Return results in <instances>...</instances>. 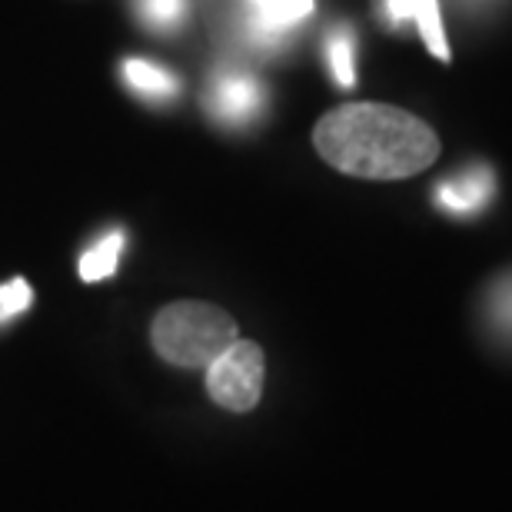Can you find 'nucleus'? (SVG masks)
<instances>
[{
    "label": "nucleus",
    "mask_w": 512,
    "mask_h": 512,
    "mask_svg": "<svg viewBox=\"0 0 512 512\" xmlns=\"http://www.w3.org/2000/svg\"><path fill=\"white\" fill-rule=\"evenodd\" d=\"M250 4L256 7L263 24H270L273 30L290 27L296 20L310 17L313 10V0H250Z\"/></svg>",
    "instance_id": "obj_9"
},
{
    "label": "nucleus",
    "mask_w": 512,
    "mask_h": 512,
    "mask_svg": "<svg viewBox=\"0 0 512 512\" xmlns=\"http://www.w3.org/2000/svg\"><path fill=\"white\" fill-rule=\"evenodd\" d=\"M389 17L396 20H416L419 37H423L426 50L439 60H449V40L443 30V17H439V0H389Z\"/></svg>",
    "instance_id": "obj_6"
},
{
    "label": "nucleus",
    "mask_w": 512,
    "mask_h": 512,
    "mask_svg": "<svg viewBox=\"0 0 512 512\" xmlns=\"http://www.w3.org/2000/svg\"><path fill=\"white\" fill-rule=\"evenodd\" d=\"M330 67H333V77L340 87H353L356 84V70H353V37L350 30H336L330 37Z\"/></svg>",
    "instance_id": "obj_11"
},
{
    "label": "nucleus",
    "mask_w": 512,
    "mask_h": 512,
    "mask_svg": "<svg viewBox=\"0 0 512 512\" xmlns=\"http://www.w3.org/2000/svg\"><path fill=\"white\" fill-rule=\"evenodd\" d=\"M143 10H147V17L153 20V24L173 27L183 17L187 4H183V0H143Z\"/></svg>",
    "instance_id": "obj_13"
},
{
    "label": "nucleus",
    "mask_w": 512,
    "mask_h": 512,
    "mask_svg": "<svg viewBox=\"0 0 512 512\" xmlns=\"http://www.w3.org/2000/svg\"><path fill=\"white\" fill-rule=\"evenodd\" d=\"M486 320L506 343H512V276H503V280L489 290Z\"/></svg>",
    "instance_id": "obj_10"
},
{
    "label": "nucleus",
    "mask_w": 512,
    "mask_h": 512,
    "mask_svg": "<svg viewBox=\"0 0 512 512\" xmlns=\"http://www.w3.org/2000/svg\"><path fill=\"white\" fill-rule=\"evenodd\" d=\"M240 340L237 320L217 303L177 300L153 316L150 343L160 360L180 370H207L217 356Z\"/></svg>",
    "instance_id": "obj_2"
},
{
    "label": "nucleus",
    "mask_w": 512,
    "mask_h": 512,
    "mask_svg": "<svg viewBox=\"0 0 512 512\" xmlns=\"http://www.w3.org/2000/svg\"><path fill=\"white\" fill-rule=\"evenodd\" d=\"M30 303H34V290H30V283L24 276H17V280H10L7 286H0V323L17 313H24Z\"/></svg>",
    "instance_id": "obj_12"
},
{
    "label": "nucleus",
    "mask_w": 512,
    "mask_h": 512,
    "mask_svg": "<svg viewBox=\"0 0 512 512\" xmlns=\"http://www.w3.org/2000/svg\"><path fill=\"white\" fill-rule=\"evenodd\" d=\"M124 74H127L130 87H137L150 97H167L177 90V77L167 74V70L157 67V64H147V60H127Z\"/></svg>",
    "instance_id": "obj_8"
},
{
    "label": "nucleus",
    "mask_w": 512,
    "mask_h": 512,
    "mask_svg": "<svg viewBox=\"0 0 512 512\" xmlns=\"http://www.w3.org/2000/svg\"><path fill=\"white\" fill-rule=\"evenodd\" d=\"M266 356L260 343L237 340L207 366V393L230 413H250L263 396Z\"/></svg>",
    "instance_id": "obj_3"
},
{
    "label": "nucleus",
    "mask_w": 512,
    "mask_h": 512,
    "mask_svg": "<svg viewBox=\"0 0 512 512\" xmlns=\"http://www.w3.org/2000/svg\"><path fill=\"white\" fill-rule=\"evenodd\" d=\"M313 147L356 180H406L439 160V133L393 104H343L316 120Z\"/></svg>",
    "instance_id": "obj_1"
},
{
    "label": "nucleus",
    "mask_w": 512,
    "mask_h": 512,
    "mask_svg": "<svg viewBox=\"0 0 512 512\" xmlns=\"http://www.w3.org/2000/svg\"><path fill=\"white\" fill-rule=\"evenodd\" d=\"M120 250H124V233H120V230L107 233L104 240H97L94 247L80 256V280L97 283V280L114 276L117 263H120Z\"/></svg>",
    "instance_id": "obj_7"
},
{
    "label": "nucleus",
    "mask_w": 512,
    "mask_h": 512,
    "mask_svg": "<svg viewBox=\"0 0 512 512\" xmlns=\"http://www.w3.org/2000/svg\"><path fill=\"white\" fill-rule=\"evenodd\" d=\"M496 197V173L486 163H469L436 187V207L449 217H479Z\"/></svg>",
    "instance_id": "obj_4"
},
{
    "label": "nucleus",
    "mask_w": 512,
    "mask_h": 512,
    "mask_svg": "<svg viewBox=\"0 0 512 512\" xmlns=\"http://www.w3.org/2000/svg\"><path fill=\"white\" fill-rule=\"evenodd\" d=\"M207 104L217 117L230 124H243L263 107V90L253 77H223L213 94H207Z\"/></svg>",
    "instance_id": "obj_5"
}]
</instances>
